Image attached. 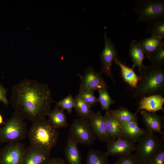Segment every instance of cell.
Listing matches in <instances>:
<instances>
[{
  "mask_svg": "<svg viewBox=\"0 0 164 164\" xmlns=\"http://www.w3.org/2000/svg\"><path fill=\"white\" fill-rule=\"evenodd\" d=\"M53 102L47 84L37 80L23 79L12 89L10 102L14 111L32 122L45 118Z\"/></svg>",
  "mask_w": 164,
  "mask_h": 164,
  "instance_id": "cell-1",
  "label": "cell"
},
{
  "mask_svg": "<svg viewBox=\"0 0 164 164\" xmlns=\"http://www.w3.org/2000/svg\"><path fill=\"white\" fill-rule=\"evenodd\" d=\"M139 80L132 97L138 98L164 93V69L163 67L145 66L139 71Z\"/></svg>",
  "mask_w": 164,
  "mask_h": 164,
  "instance_id": "cell-2",
  "label": "cell"
},
{
  "mask_svg": "<svg viewBox=\"0 0 164 164\" xmlns=\"http://www.w3.org/2000/svg\"><path fill=\"white\" fill-rule=\"evenodd\" d=\"M28 135L30 146L50 152L57 142L59 132L44 118L32 122Z\"/></svg>",
  "mask_w": 164,
  "mask_h": 164,
  "instance_id": "cell-3",
  "label": "cell"
},
{
  "mask_svg": "<svg viewBox=\"0 0 164 164\" xmlns=\"http://www.w3.org/2000/svg\"><path fill=\"white\" fill-rule=\"evenodd\" d=\"M27 133L24 119L14 111L11 118L0 128V142L2 143L19 142L26 137Z\"/></svg>",
  "mask_w": 164,
  "mask_h": 164,
  "instance_id": "cell-4",
  "label": "cell"
},
{
  "mask_svg": "<svg viewBox=\"0 0 164 164\" xmlns=\"http://www.w3.org/2000/svg\"><path fill=\"white\" fill-rule=\"evenodd\" d=\"M134 11L138 16L137 22H149L164 17V1L138 0Z\"/></svg>",
  "mask_w": 164,
  "mask_h": 164,
  "instance_id": "cell-5",
  "label": "cell"
},
{
  "mask_svg": "<svg viewBox=\"0 0 164 164\" xmlns=\"http://www.w3.org/2000/svg\"><path fill=\"white\" fill-rule=\"evenodd\" d=\"M137 142L135 154L141 162H148L155 154L164 149L162 140L154 133L142 137Z\"/></svg>",
  "mask_w": 164,
  "mask_h": 164,
  "instance_id": "cell-6",
  "label": "cell"
},
{
  "mask_svg": "<svg viewBox=\"0 0 164 164\" xmlns=\"http://www.w3.org/2000/svg\"><path fill=\"white\" fill-rule=\"evenodd\" d=\"M70 132L69 135L77 144L92 145L97 138L88 120L83 118H79L73 121L70 128Z\"/></svg>",
  "mask_w": 164,
  "mask_h": 164,
  "instance_id": "cell-7",
  "label": "cell"
},
{
  "mask_svg": "<svg viewBox=\"0 0 164 164\" xmlns=\"http://www.w3.org/2000/svg\"><path fill=\"white\" fill-rule=\"evenodd\" d=\"M25 149L20 142L9 143L0 151V164H22Z\"/></svg>",
  "mask_w": 164,
  "mask_h": 164,
  "instance_id": "cell-8",
  "label": "cell"
},
{
  "mask_svg": "<svg viewBox=\"0 0 164 164\" xmlns=\"http://www.w3.org/2000/svg\"><path fill=\"white\" fill-rule=\"evenodd\" d=\"M106 86L101 73L96 71L92 67H89L81 77L79 94L87 90L94 92Z\"/></svg>",
  "mask_w": 164,
  "mask_h": 164,
  "instance_id": "cell-9",
  "label": "cell"
},
{
  "mask_svg": "<svg viewBox=\"0 0 164 164\" xmlns=\"http://www.w3.org/2000/svg\"><path fill=\"white\" fill-rule=\"evenodd\" d=\"M104 47L100 55L102 64L101 73H104L114 81L111 73V69L112 63L118 56L117 50L115 45L108 37L106 32L104 33Z\"/></svg>",
  "mask_w": 164,
  "mask_h": 164,
  "instance_id": "cell-10",
  "label": "cell"
},
{
  "mask_svg": "<svg viewBox=\"0 0 164 164\" xmlns=\"http://www.w3.org/2000/svg\"><path fill=\"white\" fill-rule=\"evenodd\" d=\"M107 143L106 152L109 156H121L132 153L136 149L135 143L125 137L110 140Z\"/></svg>",
  "mask_w": 164,
  "mask_h": 164,
  "instance_id": "cell-11",
  "label": "cell"
},
{
  "mask_svg": "<svg viewBox=\"0 0 164 164\" xmlns=\"http://www.w3.org/2000/svg\"><path fill=\"white\" fill-rule=\"evenodd\" d=\"M96 137L102 142L110 140L105 122L101 111L94 112L87 120Z\"/></svg>",
  "mask_w": 164,
  "mask_h": 164,
  "instance_id": "cell-12",
  "label": "cell"
},
{
  "mask_svg": "<svg viewBox=\"0 0 164 164\" xmlns=\"http://www.w3.org/2000/svg\"><path fill=\"white\" fill-rule=\"evenodd\" d=\"M103 118L110 140L125 137L122 125L112 110L106 111Z\"/></svg>",
  "mask_w": 164,
  "mask_h": 164,
  "instance_id": "cell-13",
  "label": "cell"
},
{
  "mask_svg": "<svg viewBox=\"0 0 164 164\" xmlns=\"http://www.w3.org/2000/svg\"><path fill=\"white\" fill-rule=\"evenodd\" d=\"M139 103L137 114L140 111L145 110L150 112H156L159 111H164L163 105L164 98L162 95L154 94L141 97Z\"/></svg>",
  "mask_w": 164,
  "mask_h": 164,
  "instance_id": "cell-14",
  "label": "cell"
},
{
  "mask_svg": "<svg viewBox=\"0 0 164 164\" xmlns=\"http://www.w3.org/2000/svg\"><path fill=\"white\" fill-rule=\"evenodd\" d=\"M50 152L30 145L25 149L22 164H44Z\"/></svg>",
  "mask_w": 164,
  "mask_h": 164,
  "instance_id": "cell-15",
  "label": "cell"
},
{
  "mask_svg": "<svg viewBox=\"0 0 164 164\" xmlns=\"http://www.w3.org/2000/svg\"><path fill=\"white\" fill-rule=\"evenodd\" d=\"M143 121L146 130L150 133L161 134L163 127V118L156 112H150L145 110L141 111Z\"/></svg>",
  "mask_w": 164,
  "mask_h": 164,
  "instance_id": "cell-16",
  "label": "cell"
},
{
  "mask_svg": "<svg viewBox=\"0 0 164 164\" xmlns=\"http://www.w3.org/2000/svg\"><path fill=\"white\" fill-rule=\"evenodd\" d=\"M119 120L122 127L125 137L134 143L142 137L150 133L146 129L139 128L137 122Z\"/></svg>",
  "mask_w": 164,
  "mask_h": 164,
  "instance_id": "cell-17",
  "label": "cell"
},
{
  "mask_svg": "<svg viewBox=\"0 0 164 164\" xmlns=\"http://www.w3.org/2000/svg\"><path fill=\"white\" fill-rule=\"evenodd\" d=\"M64 154L68 164H82L81 154L77 144L69 135L65 148Z\"/></svg>",
  "mask_w": 164,
  "mask_h": 164,
  "instance_id": "cell-18",
  "label": "cell"
},
{
  "mask_svg": "<svg viewBox=\"0 0 164 164\" xmlns=\"http://www.w3.org/2000/svg\"><path fill=\"white\" fill-rule=\"evenodd\" d=\"M113 63L120 67L121 76L124 81L132 88L136 89L139 78L134 70L135 66L133 65L132 68L127 67L117 58L114 59Z\"/></svg>",
  "mask_w": 164,
  "mask_h": 164,
  "instance_id": "cell-19",
  "label": "cell"
},
{
  "mask_svg": "<svg viewBox=\"0 0 164 164\" xmlns=\"http://www.w3.org/2000/svg\"><path fill=\"white\" fill-rule=\"evenodd\" d=\"M129 53L131 56L133 65L137 67L139 71L145 66L143 64L144 60L147 58L139 44L136 39L131 42Z\"/></svg>",
  "mask_w": 164,
  "mask_h": 164,
  "instance_id": "cell-20",
  "label": "cell"
},
{
  "mask_svg": "<svg viewBox=\"0 0 164 164\" xmlns=\"http://www.w3.org/2000/svg\"><path fill=\"white\" fill-rule=\"evenodd\" d=\"M138 43L142 49L147 58L159 47L164 45L163 39L151 36L145 38Z\"/></svg>",
  "mask_w": 164,
  "mask_h": 164,
  "instance_id": "cell-21",
  "label": "cell"
},
{
  "mask_svg": "<svg viewBox=\"0 0 164 164\" xmlns=\"http://www.w3.org/2000/svg\"><path fill=\"white\" fill-rule=\"evenodd\" d=\"M47 116L48 120L57 129L68 126V124L64 110L56 106Z\"/></svg>",
  "mask_w": 164,
  "mask_h": 164,
  "instance_id": "cell-22",
  "label": "cell"
},
{
  "mask_svg": "<svg viewBox=\"0 0 164 164\" xmlns=\"http://www.w3.org/2000/svg\"><path fill=\"white\" fill-rule=\"evenodd\" d=\"M146 32L151 36L163 39L164 38V17L149 22Z\"/></svg>",
  "mask_w": 164,
  "mask_h": 164,
  "instance_id": "cell-23",
  "label": "cell"
},
{
  "mask_svg": "<svg viewBox=\"0 0 164 164\" xmlns=\"http://www.w3.org/2000/svg\"><path fill=\"white\" fill-rule=\"evenodd\" d=\"M106 152L90 149L87 154L86 164H110Z\"/></svg>",
  "mask_w": 164,
  "mask_h": 164,
  "instance_id": "cell-24",
  "label": "cell"
},
{
  "mask_svg": "<svg viewBox=\"0 0 164 164\" xmlns=\"http://www.w3.org/2000/svg\"><path fill=\"white\" fill-rule=\"evenodd\" d=\"M75 105L74 108L77 115L80 117L88 120L94 113L90 107L78 94L74 98Z\"/></svg>",
  "mask_w": 164,
  "mask_h": 164,
  "instance_id": "cell-25",
  "label": "cell"
},
{
  "mask_svg": "<svg viewBox=\"0 0 164 164\" xmlns=\"http://www.w3.org/2000/svg\"><path fill=\"white\" fill-rule=\"evenodd\" d=\"M112 111L118 118L122 121L137 122L138 121L137 114L133 113L127 108L121 107Z\"/></svg>",
  "mask_w": 164,
  "mask_h": 164,
  "instance_id": "cell-26",
  "label": "cell"
},
{
  "mask_svg": "<svg viewBox=\"0 0 164 164\" xmlns=\"http://www.w3.org/2000/svg\"><path fill=\"white\" fill-rule=\"evenodd\" d=\"M98 91V98L101 109L106 111L110 109V105L114 104L115 101L109 96L107 91V86L102 87Z\"/></svg>",
  "mask_w": 164,
  "mask_h": 164,
  "instance_id": "cell-27",
  "label": "cell"
},
{
  "mask_svg": "<svg viewBox=\"0 0 164 164\" xmlns=\"http://www.w3.org/2000/svg\"><path fill=\"white\" fill-rule=\"evenodd\" d=\"M147 58L151 65L163 67L164 64V45L151 54Z\"/></svg>",
  "mask_w": 164,
  "mask_h": 164,
  "instance_id": "cell-28",
  "label": "cell"
},
{
  "mask_svg": "<svg viewBox=\"0 0 164 164\" xmlns=\"http://www.w3.org/2000/svg\"><path fill=\"white\" fill-rule=\"evenodd\" d=\"M75 105L74 98L71 94H70L63 98L56 104V106L64 110H66L69 114H71Z\"/></svg>",
  "mask_w": 164,
  "mask_h": 164,
  "instance_id": "cell-29",
  "label": "cell"
},
{
  "mask_svg": "<svg viewBox=\"0 0 164 164\" xmlns=\"http://www.w3.org/2000/svg\"><path fill=\"white\" fill-rule=\"evenodd\" d=\"M141 161L135 154H130L119 157L114 164H141Z\"/></svg>",
  "mask_w": 164,
  "mask_h": 164,
  "instance_id": "cell-30",
  "label": "cell"
},
{
  "mask_svg": "<svg viewBox=\"0 0 164 164\" xmlns=\"http://www.w3.org/2000/svg\"><path fill=\"white\" fill-rule=\"evenodd\" d=\"M78 94L80 96L83 100L91 108L99 102L98 98L94 94V91L87 90Z\"/></svg>",
  "mask_w": 164,
  "mask_h": 164,
  "instance_id": "cell-31",
  "label": "cell"
},
{
  "mask_svg": "<svg viewBox=\"0 0 164 164\" xmlns=\"http://www.w3.org/2000/svg\"><path fill=\"white\" fill-rule=\"evenodd\" d=\"M149 164H164V149L153 155L148 162Z\"/></svg>",
  "mask_w": 164,
  "mask_h": 164,
  "instance_id": "cell-32",
  "label": "cell"
},
{
  "mask_svg": "<svg viewBox=\"0 0 164 164\" xmlns=\"http://www.w3.org/2000/svg\"><path fill=\"white\" fill-rule=\"evenodd\" d=\"M44 164H67L65 161L60 157L50 158Z\"/></svg>",
  "mask_w": 164,
  "mask_h": 164,
  "instance_id": "cell-33",
  "label": "cell"
},
{
  "mask_svg": "<svg viewBox=\"0 0 164 164\" xmlns=\"http://www.w3.org/2000/svg\"><path fill=\"white\" fill-rule=\"evenodd\" d=\"M6 94V89L0 84V101L5 104L9 103Z\"/></svg>",
  "mask_w": 164,
  "mask_h": 164,
  "instance_id": "cell-34",
  "label": "cell"
},
{
  "mask_svg": "<svg viewBox=\"0 0 164 164\" xmlns=\"http://www.w3.org/2000/svg\"><path fill=\"white\" fill-rule=\"evenodd\" d=\"M3 122V118L2 115L0 114V125H1Z\"/></svg>",
  "mask_w": 164,
  "mask_h": 164,
  "instance_id": "cell-35",
  "label": "cell"
},
{
  "mask_svg": "<svg viewBox=\"0 0 164 164\" xmlns=\"http://www.w3.org/2000/svg\"><path fill=\"white\" fill-rule=\"evenodd\" d=\"M141 164H149L148 162H141Z\"/></svg>",
  "mask_w": 164,
  "mask_h": 164,
  "instance_id": "cell-36",
  "label": "cell"
}]
</instances>
